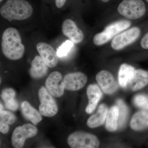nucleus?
I'll use <instances>...</instances> for the list:
<instances>
[{"mask_svg": "<svg viewBox=\"0 0 148 148\" xmlns=\"http://www.w3.org/2000/svg\"><path fill=\"white\" fill-rule=\"evenodd\" d=\"M17 29L13 27L6 29L2 36L1 48L3 54L11 60H17L23 57L25 47Z\"/></svg>", "mask_w": 148, "mask_h": 148, "instance_id": "1", "label": "nucleus"}, {"mask_svg": "<svg viewBox=\"0 0 148 148\" xmlns=\"http://www.w3.org/2000/svg\"><path fill=\"white\" fill-rule=\"evenodd\" d=\"M33 12L32 5L26 0H8L0 10L1 15L9 21L26 20Z\"/></svg>", "mask_w": 148, "mask_h": 148, "instance_id": "2", "label": "nucleus"}, {"mask_svg": "<svg viewBox=\"0 0 148 148\" xmlns=\"http://www.w3.org/2000/svg\"><path fill=\"white\" fill-rule=\"evenodd\" d=\"M130 26L131 22L127 20H120L113 22L108 25L103 32L95 34L93 38V42L97 46L105 44Z\"/></svg>", "mask_w": 148, "mask_h": 148, "instance_id": "3", "label": "nucleus"}, {"mask_svg": "<svg viewBox=\"0 0 148 148\" xmlns=\"http://www.w3.org/2000/svg\"><path fill=\"white\" fill-rule=\"evenodd\" d=\"M146 10L145 5L142 0H123L118 8L120 14L130 19L141 18Z\"/></svg>", "mask_w": 148, "mask_h": 148, "instance_id": "4", "label": "nucleus"}, {"mask_svg": "<svg viewBox=\"0 0 148 148\" xmlns=\"http://www.w3.org/2000/svg\"><path fill=\"white\" fill-rule=\"evenodd\" d=\"M67 141L69 146L73 148H97L100 145V142L96 136L82 131L72 133Z\"/></svg>", "mask_w": 148, "mask_h": 148, "instance_id": "5", "label": "nucleus"}, {"mask_svg": "<svg viewBox=\"0 0 148 148\" xmlns=\"http://www.w3.org/2000/svg\"><path fill=\"white\" fill-rule=\"evenodd\" d=\"M38 97L40 104L39 110L42 115L52 117L58 112V107L53 97L46 88L42 86L38 91Z\"/></svg>", "mask_w": 148, "mask_h": 148, "instance_id": "6", "label": "nucleus"}, {"mask_svg": "<svg viewBox=\"0 0 148 148\" xmlns=\"http://www.w3.org/2000/svg\"><path fill=\"white\" fill-rule=\"evenodd\" d=\"M38 130L34 125L29 123L16 127L12 133V143L14 147L20 148L24 146L27 139L36 135Z\"/></svg>", "mask_w": 148, "mask_h": 148, "instance_id": "7", "label": "nucleus"}, {"mask_svg": "<svg viewBox=\"0 0 148 148\" xmlns=\"http://www.w3.org/2000/svg\"><path fill=\"white\" fill-rule=\"evenodd\" d=\"M141 30L138 27H132L114 37L111 47L115 50L122 49L136 41L140 36Z\"/></svg>", "mask_w": 148, "mask_h": 148, "instance_id": "8", "label": "nucleus"}, {"mask_svg": "<svg viewBox=\"0 0 148 148\" xmlns=\"http://www.w3.org/2000/svg\"><path fill=\"white\" fill-rule=\"evenodd\" d=\"M47 89L51 95L55 97H60L64 94L65 85L62 80V74L58 71L51 73L45 82Z\"/></svg>", "mask_w": 148, "mask_h": 148, "instance_id": "9", "label": "nucleus"}, {"mask_svg": "<svg viewBox=\"0 0 148 148\" xmlns=\"http://www.w3.org/2000/svg\"><path fill=\"white\" fill-rule=\"evenodd\" d=\"M96 80L102 90L106 94H112L118 88V85L113 76L108 71L103 70L99 72L96 75Z\"/></svg>", "mask_w": 148, "mask_h": 148, "instance_id": "10", "label": "nucleus"}, {"mask_svg": "<svg viewBox=\"0 0 148 148\" xmlns=\"http://www.w3.org/2000/svg\"><path fill=\"white\" fill-rule=\"evenodd\" d=\"M37 50L45 63L49 68H53L58 63L57 52L49 44L44 42L38 43Z\"/></svg>", "mask_w": 148, "mask_h": 148, "instance_id": "11", "label": "nucleus"}, {"mask_svg": "<svg viewBox=\"0 0 148 148\" xmlns=\"http://www.w3.org/2000/svg\"><path fill=\"white\" fill-rule=\"evenodd\" d=\"M66 90L76 91L82 88L86 84L87 77L81 72L67 74L63 80Z\"/></svg>", "mask_w": 148, "mask_h": 148, "instance_id": "12", "label": "nucleus"}, {"mask_svg": "<svg viewBox=\"0 0 148 148\" xmlns=\"http://www.w3.org/2000/svg\"><path fill=\"white\" fill-rule=\"evenodd\" d=\"M61 29L63 34L75 43H79L84 39L83 32L72 19L68 18L64 20Z\"/></svg>", "mask_w": 148, "mask_h": 148, "instance_id": "13", "label": "nucleus"}, {"mask_svg": "<svg viewBox=\"0 0 148 148\" xmlns=\"http://www.w3.org/2000/svg\"><path fill=\"white\" fill-rule=\"evenodd\" d=\"M86 92L88 102L85 111L87 114H90L96 108L98 102L102 98L103 93L100 87L94 84L89 85L88 86Z\"/></svg>", "mask_w": 148, "mask_h": 148, "instance_id": "14", "label": "nucleus"}, {"mask_svg": "<svg viewBox=\"0 0 148 148\" xmlns=\"http://www.w3.org/2000/svg\"><path fill=\"white\" fill-rule=\"evenodd\" d=\"M148 84V71L142 70H135L132 79L127 86L132 91L140 90Z\"/></svg>", "mask_w": 148, "mask_h": 148, "instance_id": "15", "label": "nucleus"}, {"mask_svg": "<svg viewBox=\"0 0 148 148\" xmlns=\"http://www.w3.org/2000/svg\"><path fill=\"white\" fill-rule=\"evenodd\" d=\"M108 112V110L107 105L101 104L98 107L96 113L92 115L88 119V126L90 128H94L103 125L106 121Z\"/></svg>", "mask_w": 148, "mask_h": 148, "instance_id": "16", "label": "nucleus"}, {"mask_svg": "<svg viewBox=\"0 0 148 148\" xmlns=\"http://www.w3.org/2000/svg\"><path fill=\"white\" fill-rule=\"evenodd\" d=\"M48 66L45 63L40 56H36L31 63L30 75L34 79H40L47 73Z\"/></svg>", "mask_w": 148, "mask_h": 148, "instance_id": "17", "label": "nucleus"}, {"mask_svg": "<svg viewBox=\"0 0 148 148\" xmlns=\"http://www.w3.org/2000/svg\"><path fill=\"white\" fill-rule=\"evenodd\" d=\"M130 126L135 131H142L148 128V111L141 110L135 113L132 118Z\"/></svg>", "mask_w": 148, "mask_h": 148, "instance_id": "18", "label": "nucleus"}, {"mask_svg": "<svg viewBox=\"0 0 148 148\" xmlns=\"http://www.w3.org/2000/svg\"><path fill=\"white\" fill-rule=\"evenodd\" d=\"M21 109L25 118L32 122L34 125H37L42 120L40 112L34 108L27 101H24L21 103Z\"/></svg>", "mask_w": 148, "mask_h": 148, "instance_id": "19", "label": "nucleus"}, {"mask_svg": "<svg viewBox=\"0 0 148 148\" xmlns=\"http://www.w3.org/2000/svg\"><path fill=\"white\" fill-rule=\"evenodd\" d=\"M119 110L117 106H112L108 112L106 120V127L110 132L115 131L118 127Z\"/></svg>", "mask_w": 148, "mask_h": 148, "instance_id": "20", "label": "nucleus"}, {"mask_svg": "<svg viewBox=\"0 0 148 148\" xmlns=\"http://www.w3.org/2000/svg\"><path fill=\"white\" fill-rule=\"evenodd\" d=\"M134 67L127 64H123L120 68L118 74L119 84L121 87L124 88L129 83L135 71Z\"/></svg>", "mask_w": 148, "mask_h": 148, "instance_id": "21", "label": "nucleus"}, {"mask_svg": "<svg viewBox=\"0 0 148 148\" xmlns=\"http://www.w3.org/2000/svg\"><path fill=\"white\" fill-rule=\"evenodd\" d=\"M117 106L118 107L119 110L118 127L121 128L123 127L126 123L128 114V109L123 101L121 100H118L117 101Z\"/></svg>", "mask_w": 148, "mask_h": 148, "instance_id": "22", "label": "nucleus"}, {"mask_svg": "<svg viewBox=\"0 0 148 148\" xmlns=\"http://www.w3.org/2000/svg\"><path fill=\"white\" fill-rule=\"evenodd\" d=\"M134 105L140 108L148 110V96L143 94L136 95L133 99Z\"/></svg>", "mask_w": 148, "mask_h": 148, "instance_id": "23", "label": "nucleus"}, {"mask_svg": "<svg viewBox=\"0 0 148 148\" xmlns=\"http://www.w3.org/2000/svg\"><path fill=\"white\" fill-rule=\"evenodd\" d=\"M16 120V117L9 111H0V121L8 125L13 124Z\"/></svg>", "mask_w": 148, "mask_h": 148, "instance_id": "24", "label": "nucleus"}, {"mask_svg": "<svg viewBox=\"0 0 148 148\" xmlns=\"http://www.w3.org/2000/svg\"><path fill=\"white\" fill-rule=\"evenodd\" d=\"M71 40H66L58 49L57 51L58 57H63L67 55L72 48L73 46V43Z\"/></svg>", "mask_w": 148, "mask_h": 148, "instance_id": "25", "label": "nucleus"}, {"mask_svg": "<svg viewBox=\"0 0 148 148\" xmlns=\"http://www.w3.org/2000/svg\"><path fill=\"white\" fill-rule=\"evenodd\" d=\"M16 93L12 88H7L3 90L1 94V97L5 103L12 101L15 99Z\"/></svg>", "mask_w": 148, "mask_h": 148, "instance_id": "26", "label": "nucleus"}, {"mask_svg": "<svg viewBox=\"0 0 148 148\" xmlns=\"http://www.w3.org/2000/svg\"><path fill=\"white\" fill-rule=\"evenodd\" d=\"M5 105L7 108L13 111L16 110L18 108V103L15 99L5 103Z\"/></svg>", "mask_w": 148, "mask_h": 148, "instance_id": "27", "label": "nucleus"}, {"mask_svg": "<svg viewBox=\"0 0 148 148\" xmlns=\"http://www.w3.org/2000/svg\"><path fill=\"white\" fill-rule=\"evenodd\" d=\"M140 44L143 48L148 49V32L143 37Z\"/></svg>", "mask_w": 148, "mask_h": 148, "instance_id": "28", "label": "nucleus"}, {"mask_svg": "<svg viewBox=\"0 0 148 148\" xmlns=\"http://www.w3.org/2000/svg\"><path fill=\"white\" fill-rule=\"evenodd\" d=\"M9 130V125L0 121V131L3 134H6Z\"/></svg>", "mask_w": 148, "mask_h": 148, "instance_id": "29", "label": "nucleus"}, {"mask_svg": "<svg viewBox=\"0 0 148 148\" xmlns=\"http://www.w3.org/2000/svg\"><path fill=\"white\" fill-rule=\"evenodd\" d=\"M67 0H55V4L58 8H61L64 6Z\"/></svg>", "mask_w": 148, "mask_h": 148, "instance_id": "30", "label": "nucleus"}, {"mask_svg": "<svg viewBox=\"0 0 148 148\" xmlns=\"http://www.w3.org/2000/svg\"><path fill=\"white\" fill-rule=\"evenodd\" d=\"M0 111H2L3 110V106L1 104V107H0Z\"/></svg>", "mask_w": 148, "mask_h": 148, "instance_id": "31", "label": "nucleus"}, {"mask_svg": "<svg viewBox=\"0 0 148 148\" xmlns=\"http://www.w3.org/2000/svg\"><path fill=\"white\" fill-rule=\"evenodd\" d=\"M100 1H102L103 2H107L109 1L110 0H100Z\"/></svg>", "mask_w": 148, "mask_h": 148, "instance_id": "32", "label": "nucleus"}, {"mask_svg": "<svg viewBox=\"0 0 148 148\" xmlns=\"http://www.w3.org/2000/svg\"><path fill=\"white\" fill-rule=\"evenodd\" d=\"M146 1H147L148 2V0H146Z\"/></svg>", "mask_w": 148, "mask_h": 148, "instance_id": "33", "label": "nucleus"}, {"mask_svg": "<svg viewBox=\"0 0 148 148\" xmlns=\"http://www.w3.org/2000/svg\"><path fill=\"white\" fill-rule=\"evenodd\" d=\"M2 1H3V0H1V2Z\"/></svg>", "mask_w": 148, "mask_h": 148, "instance_id": "34", "label": "nucleus"}]
</instances>
